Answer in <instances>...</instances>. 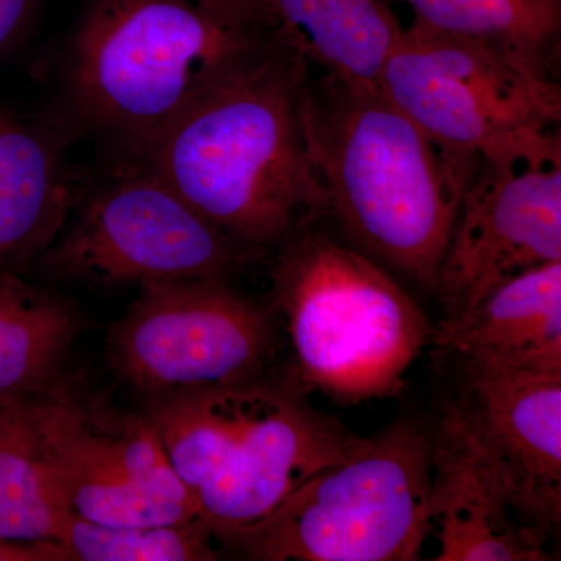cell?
<instances>
[{"mask_svg": "<svg viewBox=\"0 0 561 561\" xmlns=\"http://www.w3.org/2000/svg\"><path fill=\"white\" fill-rule=\"evenodd\" d=\"M312 66L278 32L250 44L138 157L242 249L278 245L323 216L306 154Z\"/></svg>", "mask_w": 561, "mask_h": 561, "instance_id": "obj_1", "label": "cell"}, {"mask_svg": "<svg viewBox=\"0 0 561 561\" xmlns=\"http://www.w3.org/2000/svg\"><path fill=\"white\" fill-rule=\"evenodd\" d=\"M301 116L323 216L365 256L435 291L481 161L432 139L381 88L312 76Z\"/></svg>", "mask_w": 561, "mask_h": 561, "instance_id": "obj_2", "label": "cell"}, {"mask_svg": "<svg viewBox=\"0 0 561 561\" xmlns=\"http://www.w3.org/2000/svg\"><path fill=\"white\" fill-rule=\"evenodd\" d=\"M306 394L257 376L149 401L144 413L217 541L264 522L359 437Z\"/></svg>", "mask_w": 561, "mask_h": 561, "instance_id": "obj_3", "label": "cell"}, {"mask_svg": "<svg viewBox=\"0 0 561 561\" xmlns=\"http://www.w3.org/2000/svg\"><path fill=\"white\" fill-rule=\"evenodd\" d=\"M273 302L291 346L289 379L343 404L393 397L432 327L390 272L306 225L280 243Z\"/></svg>", "mask_w": 561, "mask_h": 561, "instance_id": "obj_4", "label": "cell"}, {"mask_svg": "<svg viewBox=\"0 0 561 561\" xmlns=\"http://www.w3.org/2000/svg\"><path fill=\"white\" fill-rule=\"evenodd\" d=\"M265 32L232 27L187 0H98L70 47V95L135 160Z\"/></svg>", "mask_w": 561, "mask_h": 561, "instance_id": "obj_5", "label": "cell"}, {"mask_svg": "<svg viewBox=\"0 0 561 561\" xmlns=\"http://www.w3.org/2000/svg\"><path fill=\"white\" fill-rule=\"evenodd\" d=\"M432 434L401 419L357 437L346 456L227 546L256 561L419 560L432 530Z\"/></svg>", "mask_w": 561, "mask_h": 561, "instance_id": "obj_6", "label": "cell"}, {"mask_svg": "<svg viewBox=\"0 0 561 561\" xmlns=\"http://www.w3.org/2000/svg\"><path fill=\"white\" fill-rule=\"evenodd\" d=\"M379 88L432 139L479 161L560 128L556 70L415 20L383 66Z\"/></svg>", "mask_w": 561, "mask_h": 561, "instance_id": "obj_7", "label": "cell"}, {"mask_svg": "<svg viewBox=\"0 0 561 561\" xmlns=\"http://www.w3.org/2000/svg\"><path fill=\"white\" fill-rule=\"evenodd\" d=\"M273 316L225 278L151 280L139 286L108 335L113 371L149 401L262 376Z\"/></svg>", "mask_w": 561, "mask_h": 561, "instance_id": "obj_8", "label": "cell"}, {"mask_svg": "<svg viewBox=\"0 0 561 561\" xmlns=\"http://www.w3.org/2000/svg\"><path fill=\"white\" fill-rule=\"evenodd\" d=\"M33 411L62 512L103 526L202 522L146 413L116 411L61 379Z\"/></svg>", "mask_w": 561, "mask_h": 561, "instance_id": "obj_9", "label": "cell"}, {"mask_svg": "<svg viewBox=\"0 0 561 561\" xmlns=\"http://www.w3.org/2000/svg\"><path fill=\"white\" fill-rule=\"evenodd\" d=\"M561 261V130L486 158L461 195L437 287L457 323L519 273Z\"/></svg>", "mask_w": 561, "mask_h": 561, "instance_id": "obj_10", "label": "cell"}, {"mask_svg": "<svg viewBox=\"0 0 561 561\" xmlns=\"http://www.w3.org/2000/svg\"><path fill=\"white\" fill-rule=\"evenodd\" d=\"M243 251L169 184L133 168L98 192L38 264L51 276L99 286L225 278Z\"/></svg>", "mask_w": 561, "mask_h": 561, "instance_id": "obj_11", "label": "cell"}, {"mask_svg": "<svg viewBox=\"0 0 561 561\" xmlns=\"http://www.w3.org/2000/svg\"><path fill=\"white\" fill-rule=\"evenodd\" d=\"M451 402L515 515L553 535L561 523V371L459 360Z\"/></svg>", "mask_w": 561, "mask_h": 561, "instance_id": "obj_12", "label": "cell"}, {"mask_svg": "<svg viewBox=\"0 0 561 561\" xmlns=\"http://www.w3.org/2000/svg\"><path fill=\"white\" fill-rule=\"evenodd\" d=\"M430 515L437 561L551 560L548 535L515 515L451 402L432 434Z\"/></svg>", "mask_w": 561, "mask_h": 561, "instance_id": "obj_13", "label": "cell"}, {"mask_svg": "<svg viewBox=\"0 0 561 561\" xmlns=\"http://www.w3.org/2000/svg\"><path fill=\"white\" fill-rule=\"evenodd\" d=\"M431 343L457 360L561 371V261L505 280L457 323H438Z\"/></svg>", "mask_w": 561, "mask_h": 561, "instance_id": "obj_14", "label": "cell"}, {"mask_svg": "<svg viewBox=\"0 0 561 561\" xmlns=\"http://www.w3.org/2000/svg\"><path fill=\"white\" fill-rule=\"evenodd\" d=\"M72 202L57 140L0 106V272L18 275L38 261Z\"/></svg>", "mask_w": 561, "mask_h": 561, "instance_id": "obj_15", "label": "cell"}, {"mask_svg": "<svg viewBox=\"0 0 561 561\" xmlns=\"http://www.w3.org/2000/svg\"><path fill=\"white\" fill-rule=\"evenodd\" d=\"M268 27L312 68L354 88H379L402 27L387 0H262Z\"/></svg>", "mask_w": 561, "mask_h": 561, "instance_id": "obj_16", "label": "cell"}, {"mask_svg": "<svg viewBox=\"0 0 561 561\" xmlns=\"http://www.w3.org/2000/svg\"><path fill=\"white\" fill-rule=\"evenodd\" d=\"M79 332L72 306L0 272V404L35 400L60 381Z\"/></svg>", "mask_w": 561, "mask_h": 561, "instance_id": "obj_17", "label": "cell"}, {"mask_svg": "<svg viewBox=\"0 0 561 561\" xmlns=\"http://www.w3.org/2000/svg\"><path fill=\"white\" fill-rule=\"evenodd\" d=\"M35 400L0 404V537L11 540H54L65 513L36 431Z\"/></svg>", "mask_w": 561, "mask_h": 561, "instance_id": "obj_18", "label": "cell"}, {"mask_svg": "<svg viewBox=\"0 0 561 561\" xmlns=\"http://www.w3.org/2000/svg\"><path fill=\"white\" fill-rule=\"evenodd\" d=\"M413 20L435 31L470 36L556 70L561 0H404Z\"/></svg>", "mask_w": 561, "mask_h": 561, "instance_id": "obj_19", "label": "cell"}, {"mask_svg": "<svg viewBox=\"0 0 561 561\" xmlns=\"http://www.w3.org/2000/svg\"><path fill=\"white\" fill-rule=\"evenodd\" d=\"M54 540L68 561H213V531L203 522L169 526H103L62 513Z\"/></svg>", "mask_w": 561, "mask_h": 561, "instance_id": "obj_20", "label": "cell"}, {"mask_svg": "<svg viewBox=\"0 0 561 561\" xmlns=\"http://www.w3.org/2000/svg\"><path fill=\"white\" fill-rule=\"evenodd\" d=\"M232 27L271 31L262 0H187Z\"/></svg>", "mask_w": 561, "mask_h": 561, "instance_id": "obj_21", "label": "cell"}, {"mask_svg": "<svg viewBox=\"0 0 561 561\" xmlns=\"http://www.w3.org/2000/svg\"><path fill=\"white\" fill-rule=\"evenodd\" d=\"M36 0H0V57L16 46L31 21Z\"/></svg>", "mask_w": 561, "mask_h": 561, "instance_id": "obj_22", "label": "cell"}, {"mask_svg": "<svg viewBox=\"0 0 561 561\" xmlns=\"http://www.w3.org/2000/svg\"><path fill=\"white\" fill-rule=\"evenodd\" d=\"M0 561H68L54 540L22 541L0 537Z\"/></svg>", "mask_w": 561, "mask_h": 561, "instance_id": "obj_23", "label": "cell"}]
</instances>
